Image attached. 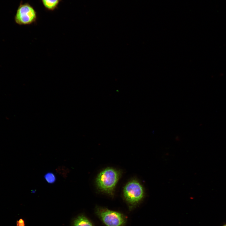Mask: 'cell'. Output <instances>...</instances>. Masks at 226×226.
<instances>
[{
  "mask_svg": "<svg viewBox=\"0 0 226 226\" xmlns=\"http://www.w3.org/2000/svg\"><path fill=\"white\" fill-rule=\"evenodd\" d=\"M120 176V173L118 170L107 168L98 174L96 180L97 186L101 191L112 195Z\"/></svg>",
  "mask_w": 226,
  "mask_h": 226,
  "instance_id": "cell-1",
  "label": "cell"
},
{
  "mask_svg": "<svg viewBox=\"0 0 226 226\" xmlns=\"http://www.w3.org/2000/svg\"><path fill=\"white\" fill-rule=\"evenodd\" d=\"M95 213L106 226H124L126 221L125 216L117 211L97 207Z\"/></svg>",
  "mask_w": 226,
  "mask_h": 226,
  "instance_id": "cell-2",
  "label": "cell"
},
{
  "mask_svg": "<svg viewBox=\"0 0 226 226\" xmlns=\"http://www.w3.org/2000/svg\"><path fill=\"white\" fill-rule=\"evenodd\" d=\"M37 19L36 11L27 3H21L18 7L14 17L15 21L20 25H27L35 22Z\"/></svg>",
  "mask_w": 226,
  "mask_h": 226,
  "instance_id": "cell-3",
  "label": "cell"
},
{
  "mask_svg": "<svg viewBox=\"0 0 226 226\" xmlns=\"http://www.w3.org/2000/svg\"><path fill=\"white\" fill-rule=\"evenodd\" d=\"M124 197L131 206L137 204L143 198V188L137 180H133L127 183L123 189Z\"/></svg>",
  "mask_w": 226,
  "mask_h": 226,
  "instance_id": "cell-4",
  "label": "cell"
},
{
  "mask_svg": "<svg viewBox=\"0 0 226 226\" xmlns=\"http://www.w3.org/2000/svg\"><path fill=\"white\" fill-rule=\"evenodd\" d=\"M73 226H94L92 223L85 216L81 215L74 220Z\"/></svg>",
  "mask_w": 226,
  "mask_h": 226,
  "instance_id": "cell-5",
  "label": "cell"
},
{
  "mask_svg": "<svg viewBox=\"0 0 226 226\" xmlns=\"http://www.w3.org/2000/svg\"><path fill=\"white\" fill-rule=\"evenodd\" d=\"M41 1L46 9L52 11L57 8L60 0H41Z\"/></svg>",
  "mask_w": 226,
  "mask_h": 226,
  "instance_id": "cell-6",
  "label": "cell"
},
{
  "mask_svg": "<svg viewBox=\"0 0 226 226\" xmlns=\"http://www.w3.org/2000/svg\"><path fill=\"white\" fill-rule=\"evenodd\" d=\"M45 181L49 184L52 185L54 184L56 181V177L54 173L49 171L44 175Z\"/></svg>",
  "mask_w": 226,
  "mask_h": 226,
  "instance_id": "cell-7",
  "label": "cell"
},
{
  "mask_svg": "<svg viewBox=\"0 0 226 226\" xmlns=\"http://www.w3.org/2000/svg\"><path fill=\"white\" fill-rule=\"evenodd\" d=\"M16 224L17 226H25L24 221L22 218L19 219L17 221Z\"/></svg>",
  "mask_w": 226,
  "mask_h": 226,
  "instance_id": "cell-8",
  "label": "cell"
},
{
  "mask_svg": "<svg viewBox=\"0 0 226 226\" xmlns=\"http://www.w3.org/2000/svg\"><path fill=\"white\" fill-rule=\"evenodd\" d=\"M222 226H226V223L223 224Z\"/></svg>",
  "mask_w": 226,
  "mask_h": 226,
  "instance_id": "cell-9",
  "label": "cell"
}]
</instances>
